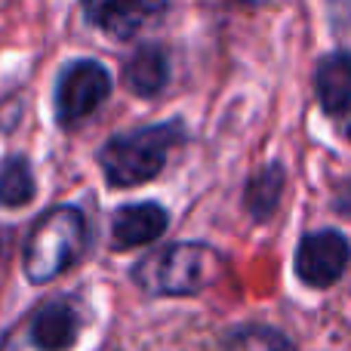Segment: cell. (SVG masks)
Returning a JSON list of instances; mask_svg holds the SVG:
<instances>
[{
    "mask_svg": "<svg viewBox=\"0 0 351 351\" xmlns=\"http://www.w3.org/2000/svg\"><path fill=\"white\" fill-rule=\"evenodd\" d=\"M222 256L206 243H173L154 250L136 265L133 278L154 296H191L222 274Z\"/></svg>",
    "mask_w": 351,
    "mask_h": 351,
    "instance_id": "6da1fadb",
    "label": "cell"
},
{
    "mask_svg": "<svg viewBox=\"0 0 351 351\" xmlns=\"http://www.w3.org/2000/svg\"><path fill=\"white\" fill-rule=\"evenodd\" d=\"M86 247V219L77 206H53L34 222L25 241L22 268L31 284H47L59 278L68 265L80 259Z\"/></svg>",
    "mask_w": 351,
    "mask_h": 351,
    "instance_id": "7a4b0ae2",
    "label": "cell"
},
{
    "mask_svg": "<svg viewBox=\"0 0 351 351\" xmlns=\"http://www.w3.org/2000/svg\"><path fill=\"white\" fill-rule=\"evenodd\" d=\"M179 139H182V127L176 121L114 136V139L105 142L102 154H99L105 179L117 188H133L154 179L164 170L170 148L179 145Z\"/></svg>",
    "mask_w": 351,
    "mask_h": 351,
    "instance_id": "3957f363",
    "label": "cell"
},
{
    "mask_svg": "<svg viewBox=\"0 0 351 351\" xmlns=\"http://www.w3.org/2000/svg\"><path fill=\"white\" fill-rule=\"evenodd\" d=\"M111 77L102 62L77 59L62 71L56 84V114L65 127H74L84 117H90L99 105L108 99Z\"/></svg>",
    "mask_w": 351,
    "mask_h": 351,
    "instance_id": "277c9868",
    "label": "cell"
},
{
    "mask_svg": "<svg viewBox=\"0 0 351 351\" xmlns=\"http://www.w3.org/2000/svg\"><path fill=\"white\" fill-rule=\"evenodd\" d=\"M351 250L339 231H315L296 250V271L308 287H330L348 268Z\"/></svg>",
    "mask_w": 351,
    "mask_h": 351,
    "instance_id": "5b68a950",
    "label": "cell"
},
{
    "mask_svg": "<svg viewBox=\"0 0 351 351\" xmlns=\"http://www.w3.org/2000/svg\"><path fill=\"white\" fill-rule=\"evenodd\" d=\"M167 231V213L158 204H133L114 213L111 237L121 250L154 243Z\"/></svg>",
    "mask_w": 351,
    "mask_h": 351,
    "instance_id": "8992f818",
    "label": "cell"
},
{
    "mask_svg": "<svg viewBox=\"0 0 351 351\" xmlns=\"http://www.w3.org/2000/svg\"><path fill=\"white\" fill-rule=\"evenodd\" d=\"M80 317L71 302H53L34 317L31 339L40 351H68L77 342Z\"/></svg>",
    "mask_w": 351,
    "mask_h": 351,
    "instance_id": "52a82bcc",
    "label": "cell"
},
{
    "mask_svg": "<svg viewBox=\"0 0 351 351\" xmlns=\"http://www.w3.org/2000/svg\"><path fill=\"white\" fill-rule=\"evenodd\" d=\"M317 99H321L324 111L330 114H342L351 108V53L339 49L330 53L327 59H321L317 65Z\"/></svg>",
    "mask_w": 351,
    "mask_h": 351,
    "instance_id": "ba28073f",
    "label": "cell"
},
{
    "mask_svg": "<svg viewBox=\"0 0 351 351\" xmlns=\"http://www.w3.org/2000/svg\"><path fill=\"white\" fill-rule=\"evenodd\" d=\"M170 77V62L160 47H142L133 53V59L123 65V84L136 93V96H154L167 86Z\"/></svg>",
    "mask_w": 351,
    "mask_h": 351,
    "instance_id": "9c48e42d",
    "label": "cell"
},
{
    "mask_svg": "<svg viewBox=\"0 0 351 351\" xmlns=\"http://www.w3.org/2000/svg\"><path fill=\"white\" fill-rule=\"evenodd\" d=\"M164 12V6H152V3H99V6H86V16L99 25L102 31H108L111 37H133L142 25L152 16Z\"/></svg>",
    "mask_w": 351,
    "mask_h": 351,
    "instance_id": "30bf717a",
    "label": "cell"
},
{
    "mask_svg": "<svg viewBox=\"0 0 351 351\" xmlns=\"http://www.w3.org/2000/svg\"><path fill=\"white\" fill-rule=\"evenodd\" d=\"M34 197V176L25 158H12L0 167V204L25 206Z\"/></svg>",
    "mask_w": 351,
    "mask_h": 351,
    "instance_id": "8fae6325",
    "label": "cell"
},
{
    "mask_svg": "<svg viewBox=\"0 0 351 351\" xmlns=\"http://www.w3.org/2000/svg\"><path fill=\"white\" fill-rule=\"evenodd\" d=\"M222 351H293V346L284 333H278V330L253 324V327L234 330V333L225 339Z\"/></svg>",
    "mask_w": 351,
    "mask_h": 351,
    "instance_id": "7c38bea8",
    "label": "cell"
},
{
    "mask_svg": "<svg viewBox=\"0 0 351 351\" xmlns=\"http://www.w3.org/2000/svg\"><path fill=\"white\" fill-rule=\"evenodd\" d=\"M280 182H284V179H280V173H278V170L262 173L259 179L253 182V191H250V197H253V200H250V206L256 210V206H259V200H265V213H268V210L274 206V200H278Z\"/></svg>",
    "mask_w": 351,
    "mask_h": 351,
    "instance_id": "4fadbf2b",
    "label": "cell"
},
{
    "mask_svg": "<svg viewBox=\"0 0 351 351\" xmlns=\"http://www.w3.org/2000/svg\"><path fill=\"white\" fill-rule=\"evenodd\" d=\"M336 210L346 213V216H351V179L346 182V185H342L339 197H336Z\"/></svg>",
    "mask_w": 351,
    "mask_h": 351,
    "instance_id": "5bb4252c",
    "label": "cell"
},
{
    "mask_svg": "<svg viewBox=\"0 0 351 351\" xmlns=\"http://www.w3.org/2000/svg\"><path fill=\"white\" fill-rule=\"evenodd\" d=\"M346 136L351 139V114H348V121H346Z\"/></svg>",
    "mask_w": 351,
    "mask_h": 351,
    "instance_id": "9a60e30c",
    "label": "cell"
}]
</instances>
